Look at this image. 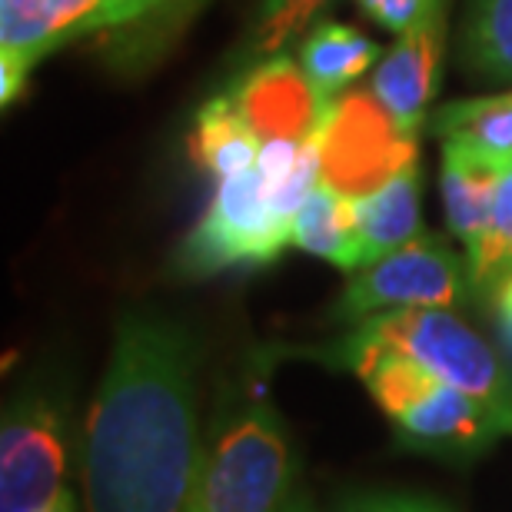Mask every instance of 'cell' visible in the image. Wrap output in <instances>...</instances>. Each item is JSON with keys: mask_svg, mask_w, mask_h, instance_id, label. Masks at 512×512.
Masks as SVG:
<instances>
[{"mask_svg": "<svg viewBox=\"0 0 512 512\" xmlns=\"http://www.w3.org/2000/svg\"><path fill=\"white\" fill-rule=\"evenodd\" d=\"M197 360L187 326L150 313L117 323L87 416V512H190L203 443Z\"/></svg>", "mask_w": 512, "mask_h": 512, "instance_id": "1", "label": "cell"}, {"mask_svg": "<svg viewBox=\"0 0 512 512\" xmlns=\"http://www.w3.org/2000/svg\"><path fill=\"white\" fill-rule=\"evenodd\" d=\"M293 476V446L270 399H220L200 443L190 512H286Z\"/></svg>", "mask_w": 512, "mask_h": 512, "instance_id": "2", "label": "cell"}, {"mask_svg": "<svg viewBox=\"0 0 512 512\" xmlns=\"http://www.w3.org/2000/svg\"><path fill=\"white\" fill-rule=\"evenodd\" d=\"M366 340L386 343L416 360L439 383L479 399L512 433V366L449 310H389L356 323Z\"/></svg>", "mask_w": 512, "mask_h": 512, "instance_id": "3", "label": "cell"}, {"mask_svg": "<svg viewBox=\"0 0 512 512\" xmlns=\"http://www.w3.org/2000/svg\"><path fill=\"white\" fill-rule=\"evenodd\" d=\"M290 243V227L276 217L273 190L260 167L220 180L210 210L183 240L177 266L190 276H210L230 266H266Z\"/></svg>", "mask_w": 512, "mask_h": 512, "instance_id": "4", "label": "cell"}, {"mask_svg": "<svg viewBox=\"0 0 512 512\" xmlns=\"http://www.w3.org/2000/svg\"><path fill=\"white\" fill-rule=\"evenodd\" d=\"M323 183L366 197L416 163V137L389 117L373 90H346L320 124Z\"/></svg>", "mask_w": 512, "mask_h": 512, "instance_id": "5", "label": "cell"}, {"mask_svg": "<svg viewBox=\"0 0 512 512\" xmlns=\"http://www.w3.org/2000/svg\"><path fill=\"white\" fill-rule=\"evenodd\" d=\"M469 263L443 240L423 237L363 266L336 303V320L363 323L389 310H449L469 290Z\"/></svg>", "mask_w": 512, "mask_h": 512, "instance_id": "6", "label": "cell"}, {"mask_svg": "<svg viewBox=\"0 0 512 512\" xmlns=\"http://www.w3.org/2000/svg\"><path fill=\"white\" fill-rule=\"evenodd\" d=\"M74 503L60 409L44 393L10 399L0 433V512H54Z\"/></svg>", "mask_w": 512, "mask_h": 512, "instance_id": "7", "label": "cell"}, {"mask_svg": "<svg viewBox=\"0 0 512 512\" xmlns=\"http://www.w3.org/2000/svg\"><path fill=\"white\" fill-rule=\"evenodd\" d=\"M100 10L104 0H0V104H14L47 54L100 30Z\"/></svg>", "mask_w": 512, "mask_h": 512, "instance_id": "8", "label": "cell"}, {"mask_svg": "<svg viewBox=\"0 0 512 512\" xmlns=\"http://www.w3.org/2000/svg\"><path fill=\"white\" fill-rule=\"evenodd\" d=\"M396 439L416 453L439 459H473L483 456L509 426L479 399L459 393L456 386L439 383L436 376L426 383L413 403H406L393 416ZM512 436V433H509Z\"/></svg>", "mask_w": 512, "mask_h": 512, "instance_id": "9", "label": "cell"}, {"mask_svg": "<svg viewBox=\"0 0 512 512\" xmlns=\"http://www.w3.org/2000/svg\"><path fill=\"white\" fill-rule=\"evenodd\" d=\"M230 97L263 140H306L333 107V100L313 87L300 60L286 54L263 57Z\"/></svg>", "mask_w": 512, "mask_h": 512, "instance_id": "10", "label": "cell"}, {"mask_svg": "<svg viewBox=\"0 0 512 512\" xmlns=\"http://www.w3.org/2000/svg\"><path fill=\"white\" fill-rule=\"evenodd\" d=\"M443 40H446V4L409 27L406 34L386 50L380 67L370 80L376 100L389 110L406 133L419 137L426 110L433 104L436 77L443 67Z\"/></svg>", "mask_w": 512, "mask_h": 512, "instance_id": "11", "label": "cell"}, {"mask_svg": "<svg viewBox=\"0 0 512 512\" xmlns=\"http://www.w3.org/2000/svg\"><path fill=\"white\" fill-rule=\"evenodd\" d=\"M509 167L466 143H443V207L446 223L456 240L466 243V253L483 240L493 220L496 193Z\"/></svg>", "mask_w": 512, "mask_h": 512, "instance_id": "12", "label": "cell"}, {"mask_svg": "<svg viewBox=\"0 0 512 512\" xmlns=\"http://www.w3.org/2000/svg\"><path fill=\"white\" fill-rule=\"evenodd\" d=\"M290 243L306 253L320 256V260L340 266L343 273L363 270V243L360 227H356V197L330 187V183H316V190L306 197L293 220Z\"/></svg>", "mask_w": 512, "mask_h": 512, "instance_id": "13", "label": "cell"}, {"mask_svg": "<svg viewBox=\"0 0 512 512\" xmlns=\"http://www.w3.org/2000/svg\"><path fill=\"white\" fill-rule=\"evenodd\" d=\"M356 227L363 243V266L419 237V163L396 173L380 190L356 197Z\"/></svg>", "mask_w": 512, "mask_h": 512, "instance_id": "14", "label": "cell"}, {"mask_svg": "<svg viewBox=\"0 0 512 512\" xmlns=\"http://www.w3.org/2000/svg\"><path fill=\"white\" fill-rule=\"evenodd\" d=\"M263 137L240 114L237 100L230 94L213 97L197 110V124L190 133V157L210 170L217 180L237 177V173L256 167L263 153Z\"/></svg>", "mask_w": 512, "mask_h": 512, "instance_id": "15", "label": "cell"}, {"mask_svg": "<svg viewBox=\"0 0 512 512\" xmlns=\"http://www.w3.org/2000/svg\"><path fill=\"white\" fill-rule=\"evenodd\" d=\"M373 60H383V47L360 37L346 24H336V20H320L300 47L306 77L326 100H336L340 90L366 74Z\"/></svg>", "mask_w": 512, "mask_h": 512, "instance_id": "16", "label": "cell"}, {"mask_svg": "<svg viewBox=\"0 0 512 512\" xmlns=\"http://www.w3.org/2000/svg\"><path fill=\"white\" fill-rule=\"evenodd\" d=\"M436 133L443 143H466L512 167V90L496 97L453 100L436 114Z\"/></svg>", "mask_w": 512, "mask_h": 512, "instance_id": "17", "label": "cell"}, {"mask_svg": "<svg viewBox=\"0 0 512 512\" xmlns=\"http://www.w3.org/2000/svg\"><path fill=\"white\" fill-rule=\"evenodd\" d=\"M463 54L479 74L512 80V0H473Z\"/></svg>", "mask_w": 512, "mask_h": 512, "instance_id": "18", "label": "cell"}, {"mask_svg": "<svg viewBox=\"0 0 512 512\" xmlns=\"http://www.w3.org/2000/svg\"><path fill=\"white\" fill-rule=\"evenodd\" d=\"M466 263L476 290H493L512 273V167L499 183L493 220H489L483 240L466 253Z\"/></svg>", "mask_w": 512, "mask_h": 512, "instance_id": "19", "label": "cell"}, {"mask_svg": "<svg viewBox=\"0 0 512 512\" xmlns=\"http://www.w3.org/2000/svg\"><path fill=\"white\" fill-rule=\"evenodd\" d=\"M326 4L330 0H263L256 34H253V50L263 57L280 54L293 37H300L313 24V17Z\"/></svg>", "mask_w": 512, "mask_h": 512, "instance_id": "20", "label": "cell"}, {"mask_svg": "<svg viewBox=\"0 0 512 512\" xmlns=\"http://www.w3.org/2000/svg\"><path fill=\"white\" fill-rule=\"evenodd\" d=\"M443 4L446 0H356V7L366 17L386 30H393V34H406L409 27H416L429 14H436Z\"/></svg>", "mask_w": 512, "mask_h": 512, "instance_id": "21", "label": "cell"}, {"mask_svg": "<svg viewBox=\"0 0 512 512\" xmlns=\"http://www.w3.org/2000/svg\"><path fill=\"white\" fill-rule=\"evenodd\" d=\"M160 7H167V0H104V10H100V30L127 27L133 20H143Z\"/></svg>", "mask_w": 512, "mask_h": 512, "instance_id": "22", "label": "cell"}, {"mask_svg": "<svg viewBox=\"0 0 512 512\" xmlns=\"http://www.w3.org/2000/svg\"><path fill=\"white\" fill-rule=\"evenodd\" d=\"M493 316H496V330H499V343L512 363V273L503 283H496L493 290Z\"/></svg>", "mask_w": 512, "mask_h": 512, "instance_id": "23", "label": "cell"}, {"mask_svg": "<svg viewBox=\"0 0 512 512\" xmlns=\"http://www.w3.org/2000/svg\"><path fill=\"white\" fill-rule=\"evenodd\" d=\"M409 506H413V496H360L340 512H409Z\"/></svg>", "mask_w": 512, "mask_h": 512, "instance_id": "24", "label": "cell"}, {"mask_svg": "<svg viewBox=\"0 0 512 512\" xmlns=\"http://www.w3.org/2000/svg\"><path fill=\"white\" fill-rule=\"evenodd\" d=\"M286 512H320V509L313 506V499H310V496L296 493V496L290 499V506H286Z\"/></svg>", "mask_w": 512, "mask_h": 512, "instance_id": "25", "label": "cell"}, {"mask_svg": "<svg viewBox=\"0 0 512 512\" xmlns=\"http://www.w3.org/2000/svg\"><path fill=\"white\" fill-rule=\"evenodd\" d=\"M409 512H443V509L433 506V503H423V499H413V506H409Z\"/></svg>", "mask_w": 512, "mask_h": 512, "instance_id": "26", "label": "cell"}, {"mask_svg": "<svg viewBox=\"0 0 512 512\" xmlns=\"http://www.w3.org/2000/svg\"><path fill=\"white\" fill-rule=\"evenodd\" d=\"M54 512H74V503H67V506H60V509H54Z\"/></svg>", "mask_w": 512, "mask_h": 512, "instance_id": "27", "label": "cell"}, {"mask_svg": "<svg viewBox=\"0 0 512 512\" xmlns=\"http://www.w3.org/2000/svg\"><path fill=\"white\" fill-rule=\"evenodd\" d=\"M167 4H173V0H167Z\"/></svg>", "mask_w": 512, "mask_h": 512, "instance_id": "28", "label": "cell"}]
</instances>
